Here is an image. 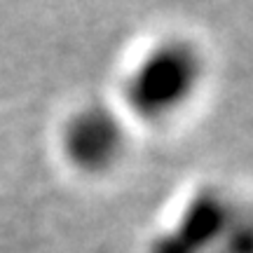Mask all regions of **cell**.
<instances>
[{
  "label": "cell",
  "mask_w": 253,
  "mask_h": 253,
  "mask_svg": "<svg viewBox=\"0 0 253 253\" xmlns=\"http://www.w3.org/2000/svg\"><path fill=\"white\" fill-rule=\"evenodd\" d=\"M204 78V59L195 45L169 38L153 45L126 75V103L148 120H164L185 108Z\"/></svg>",
  "instance_id": "obj_1"
},
{
  "label": "cell",
  "mask_w": 253,
  "mask_h": 253,
  "mask_svg": "<svg viewBox=\"0 0 253 253\" xmlns=\"http://www.w3.org/2000/svg\"><path fill=\"white\" fill-rule=\"evenodd\" d=\"M63 150L75 167L103 171L118 162L125 150V129L118 115L103 106L82 108L63 129Z\"/></svg>",
  "instance_id": "obj_2"
},
{
  "label": "cell",
  "mask_w": 253,
  "mask_h": 253,
  "mask_svg": "<svg viewBox=\"0 0 253 253\" xmlns=\"http://www.w3.org/2000/svg\"><path fill=\"white\" fill-rule=\"evenodd\" d=\"M235 204L218 192H202L153 246V253H213Z\"/></svg>",
  "instance_id": "obj_3"
},
{
  "label": "cell",
  "mask_w": 253,
  "mask_h": 253,
  "mask_svg": "<svg viewBox=\"0 0 253 253\" xmlns=\"http://www.w3.org/2000/svg\"><path fill=\"white\" fill-rule=\"evenodd\" d=\"M213 253H253V209H237Z\"/></svg>",
  "instance_id": "obj_4"
}]
</instances>
